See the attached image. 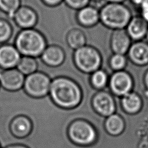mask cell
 I'll return each instance as SVG.
<instances>
[{"label": "cell", "mask_w": 148, "mask_h": 148, "mask_svg": "<svg viewBox=\"0 0 148 148\" xmlns=\"http://www.w3.org/2000/svg\"><path fill=\"white\" fill-rule=\"evenodd\" d=\"M132 40L128 35L125 29L114 30L110 38V48L113 54H127Z\"/></svg>", "instance_id": "cell-15"}, {"label": "cell", "mask_w": 148, "mask_h": 148, "mask_svg": "<svg viewBox=\"0 0 148 148\" xmlns=\"http://www.w3.org/2000/svg\"><path fill=\"white\" fill-rule=\"evenodd\" d=\"M109 75L103 69L100 68L90 75L89 83L91 87L96 91L105 90L108 86Z\"/></svg>", "instance_id": "cell-21"}, {"label": "cell", "mask_w": 148, "mask_h": 148, "mask_svg": "<svg viewBox=\"0 0 148 148\" xmlns=\"http://www.w3.org/2000/svg\"><path fill=\"white\" fill-rule=\"evenodd\" d=\"M41 2L46 6L50 8H54L59 6L62 2L64 0H40Z\"/></svg>", "instance_id": "cell-27"}, {"label": "cell", "mask_w": 148, "mask_h": 148, "mask_svg": "<svg viewBox=\"0 0 148 148\" xmlns=\"http://www.w3.org/2000/svg\"><path fill=\"white\" fill-rule=\"evenodd\" d=\"M12 18L21 29H25L35 28L38 22L39 17L34 8L27 5H21Z\"/></svg>", "instance_id": "cell-10"}, {"label": "cell", "mask_w": 148, "mask_h": 148, "mask_svg": "<svg viewBox=\"0 0 148 148\" xmlns=\"http://www.w3.org/2000/svg\"><path fill=\"white\" fill-rule=\"evenodd\" d=\"M25 76L16 68L0 71L1 87L9 92H15L23 89Z\"/></svg>", "instance_id": "cell-9"}, {"label": "cell", "mask_w": 148, "mask_h": 148, "mask_svg": "<svg viewBox=\"0 0 148 148\" xmlns=\"http://www.w3.org/2000/svg\"><path fill=\"white\" fill-rule=\"evenodd\" d=\"M99 10L100 23L112 31L125 29L133 16L130 9L124 3H106Z\"/></svg>", "instance_id": "cell-3"}, {"label": "cell", "mask_w": 148, "mask_h": 148, "mask_svg": "<svg viewBox=\"0 0 148 148\" xmlns=\"http://www.w3.org/2000/svg\"><path fill=\"white\" fill-rule=\"evenodd\" d=\"M128 58L125 55L113 53L109 58L108 65L113 72H117L125 70Z\"/></svg>", "instance_id": "cell-23"}, {"label": "cell", "mask_w": 148, "mask_h": 148, "mask_svg": "<svg viewBox=\"0 0 148 148\" xmlns=\"http://www.w3.org/2000/svg\"><path fill=\"white\" fill-rule=\"evenodd\" d=\"M125 30L132 41L142 40L147 34L148 23L140 16H132Z\"/></svg>", "instance_id": "cell-17"}, {"label": "cell", "mask_w": 148, "mask_h": 148, "mask_svg": "<svg viewBox=\"0 0 148 148\" xmlns=\"http://www.w3.org/2000/svg\"><path fill=\"white\" fill-rule=\"evenodd\" d=\"M1 84H0V88H1Z\"/></svg>", "instance_id": "cell-36"}, {"label": "cell", "mask_w": 148, "mask_h": 148, "mask_svg": "<svg viewBox=\"0 0 148 148\" xmlns=\"http://www.w3.org/2000/svg\"><path fill=\"white\" fill-rule=\"evenodd\" d=\"M76 20L82 27L86 28L94 27L100 23L99 9L89 4L77 11Z\"/></svg>", "instance_id": "cell-16"}, {"label": "cell", "mask_w": 148, "mask_h": 148, "mask_svg": "<svg viewBox=\"0 0 148 148\" xmlns=\"http://www.w3.org/2000/svg\"><path fill=\"white\" fill-rule=\"evenodd\" d=\"M134 86L132 76L125 70L113 72L109 76L108 86L109 91L115 97L121 98L132 91Z\"/></svg>", "instance_id": "cell-7"}, {"label": "cell", "mask_w": 148, "mask_h": 148, "mask_svg": "<svg viewBox=\"0 0 148 148\" xmlns=\"http://www.w3.org/2000/svg\"><path fill=\"white\" fill-rule=\"evenodd\" d=\"M42 62L47 66L56 68L62 65L65 61L64 49L58 45H47L40 57Z\"/></svg>", "instance_id": "cell-13"}, {"label": "cell", "mask_w": 148, "mask_h": 148, "mask_svg": "<svg viewBox=\"0 0 148 148\" xmlns=\"http://www.w3.org/2000/svg\"><path fill=\"white\" fill-rule=\"evenodd\" d=\"M140 16L143 18L148 23V3L140 8Z\"/></svg>", "instance_id": "cell-28"}, {"label": "cell", "mask_w": 148, "mask_h": 148, "mask_svg": "<svg viewBox=\"0 0 148 148\" xmlns=\"http://www.w3.org/2000/svg\"><path fill=\"white\" fill-rule=\"evenodd\" d=\"M131 2L139 8L148 3V0H131Z\"/></svg>", "instance_id": "cell-30"}, {"label": "cell", "mask_w": 148, "mask_h": 148, "mask_svg": "<svg viewBox=\"0 0 148 148\" xmlns=\"http://www.w3.org/2000/svg\"><path fill=\"white\" fill-rule=\"evenodd\" d=\"M3 148H28V147L20 144H14V145H8Z\"/></svg>", "instance_id": "cell-31"}, {"label": "cell", "mask_w": 148, "mask_h": 148, "mask_svg": "<svg viewBox=\"0 0 148 148\" xmlns=\"http://www.w3.org/2000/svg\"><path fill=\"white\" fill-rule=\"evenodd\" d=\"M67 135L72 142L83 146L93 144L97 137L94 127L83 119H76L71 121L67 128Z\"/></svg>", "instance_id": "cell-5"}, {"label": "cell", "mask_w": 148, "mask_h": 148, "mask_svg": "<svg viewBox=\"0 0 148 148\" xmlns=\"http://www.w3.org/2000/svg\"><path fill=\"white\" fill-rule=\"evenodd\" d=\"M143 82V85L145 87V93L148 96V69L146 71V72L144 73Z\"/></svg>", "instance_id": "cell-29"}, {"label": "cell", "mask_w": 148, "mask_h": 148, "mask_svg": "<svg viewBox=\"0 0 148 148\" xmlns=\"http://www.w3.org/2000/svg\"><path fill=\"white\" fill-rule=\"evenodd\" d=\"M127 58L134 65L145 66L148 65V43L143 40L132 43L127 53Z\"/></svg>", "instance_id": "cell-14"}, {"label": "cell", "mask_w": 148, "mask_h": 148, "mask_svg": "<svg viewBox=\"0 0 148 148\" xmlns=\"http://www.w3.org/2000/svg\"><path fill=\"white\" fill-rule=\"evenodd\" d=\"M21 5V0H0V10L10 18Z\"/></svg>", "instance_id": "cell-24"}, {"label": "cell", "mask_w": 148, "mask_h": 148, "mask_svg": "<svg viewBox=\"0 0 148 148\" xmlns=\"http://www.w3.org/2000/svg\"><path fill=\"white\" fill-rule=\"evenodd\" d=\"M66 43L69 47L73 50H77L87 45V36L81 29L73 28L66 33Z\"/></svg>", "instance_id": "cell-20"}, {"label": "cell", "mask_w": 148, "mask_h": 148, "mask_svg": "<svg viewBox=\"0 0 148 148\" xmlns=\"http://www.w3.org/2000/svg\"><path fill=\"white\" fill-rule=\"evenodd\" d=\"M142 99L136 92L131 91L121 98L120 105L127 113L132 114L139 112L142 107Z\"/></svg>", "instance_id": "cell-18"}, {"label": "cell", "mask_w": 148, "mask_h": 148, "mask_svg": "<svg viewBox=\"0 0 148 148\" xmlns=\"http://www.w3.org/2000/svg\"><path fill=\"white\" fill-rule=\"evenodd\" d=\"M0 148H2V147H1V145H0Z\"/></svg>", "instance_id": "cell-35"}, {"label": "cell", "mask_w": 148, "mask_h": 148, "mask_svg": "<svg viewBox=\"0 0 148 148\" xmlns=\"http://www.w3.org/2000/svg\"><path fill=\"white\" fill-rule=\"evenodd\" d=\"M21 55L14 45H0V69H9L17 67Z\"/></svg>", "instance_id": "cell-12"}, {"label": "cell", "mask_w": 148, "mask_h": 148, "mask_svg": "<svg viewBox=\"0 0 148 148\" xmlns=\"http://www.w3.org/2000/svg\"><path fill=\"white\" fill-rule=\"evenodd\" d=\"M51 79L44 72H36L26 76L23 90L28 96L36 99L42 98L49 95Z\"/></svg>", "instance_id": "cell-6"}, {"label": "cell", "mask_w": 148, "mask_h": 148, "mask_svg": "<svg viewBox=\"0 0 148 148\" xmlns=\"http://www.w3.org/2000/svg\"><path fill=\"white\" fill-rule=\"evenodd\" d=\"M104 127L108 134L117 136L123 134L125 128V123L123 117L115 113L105 119Z\"/></svg>", "instance_id": "cell-19"}, {"label": "cell", "mask_w": 148, "mask_h": 148, "mask_svg": "<svg viewBox=\"0 0 148 148\" xmlns=\"http://www.w3.org/2000/svg\"><path fill=\"white\" fill-rule=\"evenodd\" d=\"M73 62L78 71L90 75L101 68L102 56L99 50L95 47L86 45L73 53Z\"/></svg>", "instance_id": "cell-4"}, {"label": "cell", "mask_w": 148, "mask_h": 148, "mask_svg": "<svg viewBox=\"0 0 148 148\" xmlns=\"http://www.w3.org/2000/svg\"><path fill=\"white\" fill-rule=\"evenodd\" d=\"M16 68L26 76L38 71V62L36 58L21 56Z\"/></svg>", "instance_id": "cell-22"}, {"label": "cell", "mask_w": 148, "mask_h": 148, "mask_svg": "<svg viewBox=\"0 0 148 148\" xmlns=\"http://www.w3.org/2000/svg\"><path fill=\"white\" fill-rule=\"evenodd\" d=\"M102 0H90V2L91 1H92L94 2H100L101 1H102Z\"/></svg>", "instance_id": "cell-33"}, {"label": "cell", "mask_w": 148, "mask_h": 148, "mask_svg": "<svg viewBox=\"0 0 148 148\" xmlns=\"http://www.w3.org/2000/svg\"><path fill=\"white\" fill-rule=\"evenodd\" d=\"M49 97L60 108L73 109L82 101L83 90L73 79L64 75L51 79Z\"/></svg>", "instance_id": "cell-1"}, {"label": "cell", "mask_w": 148, "mask_h": 148, "mask_svg": "<svg viewBox=\"0 0 148 148\" xmlns=\"http://www.w3.org/2000/svg\"><path fill=\"white\" fill-rule=\"evenodd\" d=\"M9 132L17 138H23L29 135L32 129L30 119L24 115H18L7 120Z\"/></svg>", "instance_id": "cell-11"}, {"label": "cell", "mask_w": 148, "mask_h": 148, "mask_svg": "<svg viewBox=\"0 0 148 148\" xmlns=\"http://www.w3.org/2000/svg\"><path fill=\"white\" fill-rule=\"evenodd\" d=\"M13 28L10 23L3 18H0V45L6 43L12 38Z\"/></svg>", "instance_id": "cell-25"}, {"label": "cell", "mask_w": 148, "mask_h": 148, "mask_svg": "<svg viewBox=\"0 0 148 148\" xmlns=\"http://www.w3.org/2000/svg\"><path fill=\"white\" fill-rule=\"evenodd\" d=\"M106 3H123L125 0H105Z\"/></svg>", "instance_id": "cell-32"}, {"label": "cell", "mask_w": 148, "mask_h": 148, "mask_svg": "<svg viewBox=\"0 0 148 148\" xmlns=\"http://www.w3.org/2000/svg\"><path fill=\"white\" fill-rule=\"evenodd\" d=\"M146 39V40H147V42L148 43V32H147V35H146V38H145Z\"/></svg>", "instance_id": "cell-34"}, {"label": "cell", "mask_w": 148, "mask_h": 148, "mask_svg": "<svg viewBox=\"0 0 148 148\" xmlns=\"http://www.w3.org/2000/svg\"><path fill=\"white\" fill-rule=\"evenodd\" d=\"M91 103L95 112L105 118L115 113L117 110L114 96L105 90L96 91L91 97Z\"/></svg>", "instance_id": "cell-8"}, {"label": "cell", "mask_w": 148, "mask_h": 148, "mask_svg": "<svg viewBox=\"0 0 148 148\" xmlns=\"http://www.w3.org/2000/svg\"><path fill=\"white\" fill-rule=\"evenodd\" d=\"M14 45L21 56L40 57L47 46L45 36L34 28L21 29L16 35Z\"/></svg>", "instance_id": "cell-2"}, {"label": "cell", "mask_w": 148, "mask_h": 148, "mask_svg": "<svg viewBox=\"0 0 148 148\" xmlns=\"http://www.w3.org/2000/svg\"><path fill=\"white\" fill-rule=\"evenodd\" d=\"M64 2L70 9L77 11L88 5L90 0H64Z\"/></svg>", "instance_id": "cell-26"}]
</instances>
